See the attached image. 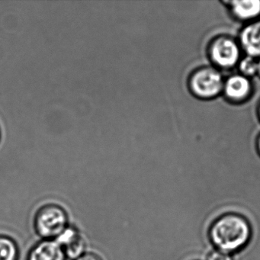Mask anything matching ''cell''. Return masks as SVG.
<instances>
[{
    "label": "cell",
    "instance_id": "30bf717a",
    "mask_svg": "<svg viewBox=\"0 0 260 260\" xmlns=\"http://www.w3.org/2000/svg\"><path fill=\"white\" fill-rule=\"evenodd\" d=\"M19 249L17 243L11 237L0 235V260H18Z\"/></svg>",
    "mask_w": 260,
    "mask_h": 260
},
{
    "label": "cell",
    "instance_id": "9c48e42d",
    "mask_svg": "<svg viewBox=\"0 0 260 260\" xmlns=\"http://www.w3.org/2000/svg\"><path fill=\"white\" fill-rule=\"evenodd\" d=\"M27 260H67V256L57 240H42L30 249Z\"/></svg>",
    "mask_w": 260,
    "mask_h": 260
},
{
    "label": "cell",
    "instance_id": "2e32d148",
    "mask_svg": "<svg viewBox=\"0 0 260 260\" xmlns=\"http://www.w3.org/2000/svg\"><path fill=\"white\" fill-rule=\"evenodd\" d=\"M257 76L260 78V57L258 59V73Z\"/></svg>",
    "mask_w": 260,
    "mask_h": 260
},
{
    "label": "cell",
    "instance_id": "5bb4252c",
    "mask_svg": "<svg viewBox=\"0 0 260 260\" xmlns=\"http://www.w3.org/2000/svg\"><path fill=\"white\" fill-rule=\"evenodd\" d=\"M255 148H256L257 153L260 156V133L258 134L256 138V141H255Z\"/></svg>",
    "mask_w": 260,
    "mask_h": 260
},
{
    "label": "cell",
    "instance_id": "7c38bea8",
    "mask_svg": "<svg viewBox=\"0 0 260 260\" xmlns=\"http://www.w3.org/2000/svg\"><path fill=\"white\" fill-rule=\"evenodd\" d=\"M206 260H233V258L229 253L215 249L208 254Z\"/></svg>",
    "mask_w": 260,
    "mask_h": 260
},
{
    "label": "cell",
    "instance_id": "7a4b0ae2",
    "mask_svg": "<svg viewBox=\"0 0 260 260\" xmlns=\"http://www.w3.org/2000/svg\"><path fill=\"white\" fill-rule=\"evenodd\" d=\"M225 78L221 71L213 66H202L188 76L187 86L198 100L208 101L221 95Z\"/></svg>",
    "mask_w": 260,
    "mask_h": 260
},
{
    "label": "cell",
    "instance_id": "3957f363",
    "mask_svg": "<svg viewBox=\"0 0 260 260\" xmlns=\"http://www.w3.org/2000/svg\"><path fill=\"white\" fill-rule=\"evenodd\" d=\"M237 39L228 35H219L211 39L207 48V54L211 66L219 71H230L238 65L242 56Z\"/></svg>",
    "mask_w": 260,
    "mask_h": 260
},
{
    "label": "cell",
    "instance_id": "6da1fadb",
    "mask_svg": "<svg viewBox=\"0 0 260 260\" xmlns=\"http://www.w3.org/2000/svg\"><path fill=\"white\" fill-rule=\"evenodd\" d=\"M210 238L218 250L226 253L237 252L244 248L252 236L248 220L237 214L220 216L210 228Z\"/></svg>",
    "mask_w": 260,
    "mask_h": 260
},
{
    "label": "cell",
    "instance_id": "4fadbf2b",
    "mask_svg": "<svg viewBox=\"0 0 260 260\" xmlns=\"http://www.w3.org/2000/svg\"><path fill=\"white\" fill-rule=\"evenodd\" d=\"M75 260H103L101 258V257L100 255H97V254L94 253V252H85L83 255H82L81 256L77 258V259Z\"/></svg>",
    "mask_w": 260,
    "mask_h": 260
},
{
    "label": "cell",
    "instance_id": "8992f818",
    "mask_svg": "<svg viewBox=\"0 0 260 260\" xmlns=\"http://www.w3.org/2000/svg\"><path fill=\"white\" fill-rule=\"evenodd\" d=\"M55 240L63 249L67 258L75 260L86 252V240L75 226L69 225Z\"/></svg>",
    "mask_w": 260,
    "mask_h": 260
},
{
    "label": "cell",
    "instance_id": "9a60e30c",
    "mask_svg": "<svg viewBox=\"0 0 260 260\" xmlns=\"http://www.w3.org/2000/svg\"><path fill=\"white\" fill-rule=\"evenodd\" d=\"M256 114L257 117H258V121H259L260 122V100L259 101H258V104H257Z\"/></svg>",
    "mask_w": 260,
    "mask_h": 260
},
{
    "label": "cell",
    "instance_id": "5b68a950",
    "mask_svg": "<svg viewBox=\"0 0 260 260\" xmlns=\"http://www.w3.org/2000/svg\"><path fill=\"white\" fill-rule=\"evenodd\" d=\"M253 90L252 79L238 73L225 78L222 95L228 103L242 104L251 98Z\"/></svg>",
    "mask_w": 260,
    "mask_h": 260
},
{
    "label": "cell",
    "instance_id": "8fae6325",
    "mask_svg": "<svg viewBox=\"0 0 260 260\" xmlns=\"http://www.w3.org/2000/svg\"><path fill=\"white\" fill-rule=\"evenodd\" d=\"M239 74L248 78L252 79L257 76L258 73V59L250 56L245 55L241 57L238 65Z\"/></svg>",
    "mask_w": 260,
    "mask_h": 260
},
{
    "label": "cell",
    "instance_id": "ba28073f",
    "mask_svg": "<svg viewBox=\"0 0 260 260\" xmlns=\"http://www.w3.org/2000/svg\"><path fill=\"white\" fill-rule=\"evenodd\" d=\"M230 14L238 22L249 23L260 19V0L224 1Z\"/></svg>",
    "mask_w": 260,
    "mask_h": 260
},
{
    "label": "cell",
    "instance_id": "277c9868",
    "mask_svg": "<svg viewBox=\"0 0 260 260\" xmlns=\"http://www.w3.org/2000/svg\"><path fill=\"white\" fill-rule=\"evenodd\" d=\"M68 226V213L56 204L44 205L35 216V230L42 240H55Z\"/></svg>",
    "mask_w": 260,
    "mask_h": 260
},
{
    "label": "cell",
    "instance_id": "52a82bcc",
    "mask_svg": "<svg viewBox=\"0 0 260 260\" xmlns=\"http://www.w3.org/2000/svg\"><path fill=\"white\" fill-rule=\"evenodd\" d=\"M239 44L245 55L260 57V19L246 23L239 33Z\"/></svg>",
    "mask_w": 260,
    "mask_h": 260
}]
</instances>
